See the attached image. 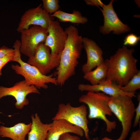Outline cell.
Listing matches in <instances>:
<instances>
[{
    "instance_id": "6da1fadb",
    "label": "cell",
    "mask_w": 140,
    "mask_h": 140,
    "mask_svg": "<svg viewBox=\"0 0 140 140\" xmlns=\"http://www.w3.org/2000/svg\"><path fill=\"white\" fill-rule=\"evenodd\" d=\"M67 39L60 57V62L54 74L57 85L61 86L75 74V68L79 63L83 48V38L79 35L78 31L74 26L70 25L65 28Z\"/></svg>"
},
{
    "instance_id": "7a4b0ae2",
    "label": "cell",
    "mask_w": 140,
    "mask_h": 140,
    "mask_svg": "<svg viewBox=\"0 0 140 140\" xmlns=\"http://www.w3.org/2000/svg\"><path fill=\"white\" fill-rule=\"evenodd\" d=\"M134 52V49L123 45L104 60L108 68L106 80L122 87L137 73L139 70L137 66L138 60L133 55Z\"/></svg>"
},
{
    "instance_id": "3957f363",
    "label": "cell",
    "mask_w": 140,
    "mask_h": 140,
    "mask_svg": "<svg viewBox=\"0 0 140 140\" xmlns=\"http://www.w3.org/2000/svg\"><path fill=\"white\" fill-rule=\"evenodd\" d=\"M20 40H16L13 46L15 54L11 61L17 62L20 65H11L12 68L15 73L24 77L27 84L33 85L37 89H47L48 87L47 83H51L57 85L56 78L53 77V74L44 75L36 67L22 60L20 51Z\"/></svg>"
},
{
    "instance_id": "277c9868",
    "label": "cell",
    "mask_w": 140,
    "mask_h": 140,
    "mask_svg": "<svg viewBox=\"0 0 140 140\" xmlns=\"http://www.w3.org/2000/svg\"><path fill=\"white\" fill-rule=\"evenodd\" d=\"M110 96L101 92H88L79 98L80 103L87 104L89 108V119H99L103 120L106 125V131L111 132L116 128L115 121H111L106 115L111 116L112 113L108 104Z\"/></svg>"
},
{
    "instance_id": "5b68a950",
    "label": "cell",
    "mask_w": 140,
    "mask_h": 140,
    "mask_svg": "<svg viewBox=\"0 0 140 140\" xmlns=\"http://www.w3.org/2000/svg\"><path fill=\"white\" fill-rule=\"evenodd\" d=\"M108 104L112 113L121 123L122 130L119 138L124 140L130 130L135 112L132 98L122 95L110 96Z\"/></svg>"
},
{
    "instance_id": "8992f818",
    "label": "cell",
    "mask_w": 140,
    "mask_h": 140,
    "mask_svg": "<svg viewBox=\"0 0 140 140\" xmlns=\"http://www.w3.org/2000/svg\"><path fill=\"white\" fill-rule=\"evenodd\" d=\"M58 107L57 111L52 120L64 119L80 127L83 130L86 138L90 140L86 106L82 105L77 107H74L70 103H67L66 104L60 103Z\"/></svg>"
},
{
    "instance_id": "52a82bcc",
    "label": "cell",
    "mask_w": 140,
    "mask_h": 140,
    "mask_svg": "<svg viewBox=\"0 0 140 140\" xmlns=\"http://www.w3.org/2000/svg\"><path fill=\"white\" fill-rule=\"evenodd\" d=\"M20 53L29 58L33 56L39 45L44 43L48 35L47 29L33 25L20 32Z\"/></svg>"
},
{
    "instance_id": "ba28073f",
    "label": "cell",
    "mask_w": 140,
    "mask_h": 140,
    "mask_svg": "<svg viewBox=\"0 0 140 140\" xmlns=\"http://www.w3.org/2000/svg\"><path fill=\"white\" fill-rule=\"evenodd\" d=\"M60 57L51 53L50 48L44 43H40L34 55L29 58L27 63L36 67L43 74L46 75L59 65Z\"/></svg>"
},
{
    "instance_id": "9c48e42d",
    "label": "cell",
    "mask_w": 140,
    "mask_h": 140,
    "mask_svg": "<svg viewBox=\"0 0 140 140\" xmlns=\"http://www.w3.org/2000/svg\"><path fill=\"white\" fill-rule=\"evenodd\" d=\"M40 4L35 8L26 10L21 17L17 31L19 32L28 29L31 25H37L48 29L54 18L48 13Z\"/></svg>"
},
{
    "instance_id": "30bf717a",
    "label": "cell",
    "mask_w": 140,
    "mask_h": 140,
    "mask_svg": "<svg viewBox=\"0 0 140 140\" xmlns=\"http://www.w3.org/2000/svg\"><path fill=\"white\" fill-rule=\"evenodd\" d=\"M31 93L40 94L34 86L28 85L25 80L16 82L11 87L0 86V100L6 96L13 97L16 101L15 106L18 109H22L24 106L29 104V101L26 96Z\"/></svg>"
},
{
    "instance_id": "8fae6325",
    "label": "cell",
    "mask_w": 140,
    "mask_h": 140,
    "mask_svg": "<svg viewBox=\"0 0 140 140\" xmlns=\"http://www.w3.org/2000/svg\"><path fill=\"white\" fill-rule=\"evenodd\" d=\"M114 0L110 1L108 5L104 4L100 9L104 17V24L100 27V32L103 34L109 33L112 31L116 34L130 31L131 29L120 20L113 6Z\"/></svg>"
},
{
    "instance_id": "7c38bea8",
    "label": "cell",
    "mask_w": 140,
    "mask_h": 140,
    "mask_svg": "<svg viewBox=\"0 0 140 140\" xmlns=\"http://www.w3.org/2000/svg\"><path fill=\"white\" fill-rule=\"evenodd\" d=\"M47 30L48 35L44 44L50 48L52 54L60 57L67 39V34L57 21L51 22Z\"/></svg>"
},
{
    "instance_id": "4fadbf2b",
    "label": "cell",
    "mask_w": 140,
    "mask_h": 140,
    "mask_svg": "<svg viewBox=\"0 0 140 140\" xmlns=\"http://www.w3.org/2000/svg\"><path fill=\"white\" fill-rule=\"evenodd\" d=\"M82 42L87 58L86 63L82 67V71L85 74L104 62V60L102 50L94 41L84 37L82 38Z\"/></svg>"
},
{
    "instance_id": "5bb4252c",
    "label": "cell",
    "mask_w": 140,
    "mask_h": 140,
    "mask_svg": "<svg viewBox=\"0 0 140 140\" xmlns=\"http://www.w3.org/2000/svg\"><path fill=\"white\" fill-rule=\"evenodd\" d=\"M71 133L82 137L84 136L83 130L64 119L53 120L47 132L46 140H58L61 135Z\"/></svg>"
},
{
    "instance_id": "9a60e30c",
    "label": "cell",
    "mask_w": 140,
    "mask_h": 140,
    "mask_svg": "<svg viewBox=\"0 0 140 140\" xmlns=\"http://www.w3.org/2000/svg\"><path fill=\"white\" fill-rule=\"evenodd\" d=\"M120 87L115 83L106 80L95 85L80 84L78 86V89L81 92H102L110 96L122 95L127 96L132 98L136 96L135 93L124 92L120 89Z\"/></svg>"
},
{
    "instance_id": "2e32d148",
    "label": "cell",
    "mask_w": 140,
    "mask_h": 140,
    "mask_svg": "<svg viewBox=\"0 0 140 140\" xmlns=\"http://www.w3.org/2000/svg\"><path fill=\"white\" fill-rule=\"evenodd\" d=\"M31 123L26 124L19 123L9 127L0 126V136L8 137L12 140H26L25 137L30 131Z\"/></svg>"
},
{
    "instance_id": "e0dca14e",
    "label": "cell",
    "mask_w": 140,
    "mask_h": 140,
    "mask_svg": "<svg viewBox=\"0 0 140 140\" xmlns=\"http://www.w3.org/2000/svg\"><path fill=\"white\" fill-rule=\"evenodd\" d=\"M32 120L30 130L28 133V140H46L48 130L52 125L43 123L38 114L31 116Z\"/></svg>"
},
{
    "instance_id": "ac0fdd59",
    "label": "cell",
    "mask_w": 140,
    "mask_h": 140,
    "mask_svg": "<svg viewBox=\"0 0 140 140\" xmlns=\"http://www.w3.org/2000/svg\"><path fill=\"white\" fill-rule=\"evenodd\" d=\"M108 68L104 62L97 66L95 69L84 74L83 78L89 81L91 85H97L105 80Z\"/></svg>"
},
{
    "instance_id": "d6986e66",
    "label": "cell",
    "mask_w": 140,
    "mask_h": 140,
    "mask_svg": "<svg viewBox=\"0 0 140 140\" xmlns=\"http://www.w3.org/2000/svg\"><path fill=\"white\" fill-rule=\"evenodd\" d=\"M53 17L57 18L61 22H69L74 23L84 24L88 20L86 17L83 16L78 11L74 10L72 13L66 12L58 10L51 15Z\"/></svg>"
},
{
    "instance_id": "ffe728a7",
    "label": "cell",
    "mask_w": 140,
    "mask_h": 140,
    "mask_svg": "<svg viewBox=\"0 0 140 140\" xmlns=\"http://www.w3.org/2000/svg\"><path fill=\"white\" fill-rule=\"evenodd\" d=\"M123 91L128 93H135L140 88V71L135 75L124 86L121 87Z\"/></svg>"
},
{
    "instance_id": "44dd1931",
    "label": "cell",
    "mask_w": 140,
    "mask_h": 140,
    "mask_svg": "<svg viewBox=\"0 0 140 140\" xmlns=\"http://www.w3.org/2000/svg\"><path fill=\"white\" fill-rule=\"evenodd\" d=\"M43 8L48 14L51 15L59 10L58 0H43Z\"/></svg>"
},
{
    "instance_id": "7402d4cb",
    "label": "cell",
    "mask_w": 140,
    "mask_h": 140,
    "mask_svg": "<svg viewBox=\"0 0 140 140\" xmlns=\"http://www.w3.org/2000/svg\"><path fill=\"white\" fill-rule=\"evenodd\" d=\"M140 40V36L133 33H130L126 36L124 41V45L134 46L136 45Z\"/></svg>"
},
{
    "instance_id": "603a6c76",
    "label": "cell",
    "mask_w": 140,
    "mask_h": 140,
    "mask_svg": "<svg viewBox=\"0 0 140 140\" xmlns=\"http://www.w3.org/2000/svg\"><path fill=\"white\" fill-rule=\"evenodd\" d=\"M15 51L14 49L3 46L0 48V59L6 56L14 55Z\"/></svg>"
},
{
    "instance_id": "cb8c5ba5",
    "label": "cell",
    "mask_w": 140,
    "mask_h": 140,
    "mask_svg": "<svg viewBox=\"0 0 140 140\" xmlns=\"http://www.w3.org/2000/svg\"><path fill=\"white\" fill-rule=\"evenodd\" d=\"M137 99L138 101V103L137 107L135 108L136 115L133 125L134 127H135L137 126L139 122L140 118V96L139 95L138 96Z\"/></svg>"
},
{
    "instance_id": "d4e9b609",
    "label": "cell",
    "mask_w": 140,
    "mask_h": 140,
    "mask_svg": "<svg viewBox=\"0 0 140 140\" xmlns=\"http://www.w3.org/2000/svg\"><path fill=\"white\" fill-rule=\"evenodd\" d=\"M58 140H80L77 136L72 135L69 133L64 134L60 136Z\"/></svg>"
},
{
    "instance_id": "484cf974",
    "label": "cell",
    "mask_w": 140,
    "mask_h": 140,
    "mask_svg": "<svg viewBox=\"0 0 140 140\" xmlns=\"http://www.w3.org/2000/svg\"><path fill=\"white\" fill-rule=\"evenodd\" d=\"M14 55H9L0 59V69H2L4 66L9 61H11Z\"/></svg>"
},
{
    "instance_id": "4316f807",
    "label": "cell",
    "mask_w": 140,
    "mask_h": 140,
    "mask_svg": "<svg viewBox=\"0 0 140 140\" xmlns=\"http://www.w3.org/2000/svg\"><path fill=\"white\" fill-rule=\"evenodd\" d=\"M85 1L88 5L93 6H100L102 7L104 4L100 0H85Z\"/></svg>"
},
{
    "instance_id": "83f0119b",
    "label": "cell",
    "mask_w": 140,
    "mask_h": 140,
    "mask_svg": "<svg viewBox=\"0 0 140 140\" xmlns=\"http://www.w3.org/2000/svg\"><path fill=\"white\" fill-rule=\"evenodd\" d=\"M128 140H140V130L132 132Z\"/></svg>"
},
{
    "instance_id": "f1b7e54d",
    "label": "cell",
    "mask_w": 140,
    "mask_h": 140,
    "mask_svg": "<svg viewBox=\"0 0 140 140\" xmlns=\"http://www.w3.org/2000/svg\"><path fill=\"white\" fill-rule=\"evenodd\" d=\"M102 140H114L108 137H105L102 138ZM120 140V139L118 138L116 140Z\"/></svg>"
},
{
    "instance_id": "f546056e",
    "label": "cell",
    "mask_w": 140,
    "mask_h": 140,
    "mask_svg": "<svg viewBox=\"0 0 140 140\" xmlns=\"http://www.w3.org/2000/svg\"><path fill=\"white\" fill-rule=\"evenodd\" d=\"M90 140H98V138L97 137H94L92 139H90Z\"/></svg>"
},
{
    "instance_id": "4dcf8cb0",
    "label": "cell",
    "mask_w": 140,
    "mask_h": 140,
    "mask_svg": "<svg viewBox=\"0 0 140 140\" xmlns=\"http://www.w3.org/2000/svg\"><path fill=\"white\" fill-rule=\"evenodd\" d=\"M2 74V69H0V77Z\"/></svg>"
}]
</instances>
